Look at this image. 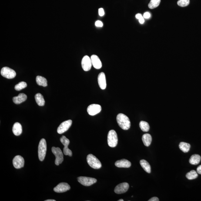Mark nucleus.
<instances>
[{"label": "nucleus", "mask_w": 201, "mask_h": 201, "mask_svg": "<svg viewBox=\"0 0 201 201\" xmlns=\"http://www.w3.org/2000/svg\"><path fill=\"white\" fill-rule=\"evenodd\" d=\"M98 13L100 16L102 17L104 15V11L103 8H100L98 10Z\"/></svg>", "instance_id": "nucleus-32"}, {"label": "nucleus", "mask_w": 201, "mask_h": 201, "mask_svg": "<svg viewBox=\"0 0 201 201\" xmlns=\"http://www.w3.org/2000/svg\"><path fill=\"white\" fill-rule=\"evenodd\" d=\"M35 101L37 104L40 106H43L45 104V100L43 96L41 94L38 93L35 96Z\"/></svg>", "instance_id": "nucleus-23"}, {"label": "nucleus", "mask_w": 201, "mask_h": 201, "mask_svg": "<svg viewBox=\"0 0 201 201\" xmlns=\"http://www.w3.org/2000/svg\"><path fill=\"white\" fill-rule=\"evenodd\" d=\"M201 157L198 154L192 155L189 159V163L192 165H196L198 164L200 162Z\"/></svg>", "instance_id": "nucleus-21"}, {"label": "nucleus", "mask_w": 201, "mask_h": 201, "mask_svg": "<svg viewBox=\"0 0 201 201\" xmlns=\"http://www.w3.org/2000/svg\"><path fill=\"white\" fill-rule=\"evenodd\" d=\"M27 86V84L26 82H21L15 85V89L16 90L19 91L26 88Z\"/></svg>", "instance_id": "nucleus-29"}, {"label": "nucleus", "mask_w": 201, "mask_h": 201, "mask_svg": "<svg viewBox=\"0 0 201 201\" xmlns=\"http://www.w3.org/2000/svg\"><path fill=\"white\" fill-rule=\"evenodd\" d=\"M52 153L55 156V164L56 165H58L62 163L63 161V155L60 148L53 147L52 148Z\"/></svg>", "instance_id": "nucleus-5"}, {"label": "nucleus", "mask_w": 201, "mask_h": 201, "mask_svg": "<svg viewBox=\"0 0 201 201\" xmlns=\"http://www.w3.org/2000/svg\"><path fill=\"white\" fill-rule=\"evenodd\" d=\"M143 18L145 19H149L151 17V14L149 12H145L143 15Z\"/></svg>", "instance_id": "nucleus-33"}, {"label": "nucleus", "mask_w": 201, "mask_h": 201, "mask_svg": "<svg viewBox=\"0 0 201 201\" xmlns=\"http://www.w3.org/2000/svg\"><path fill=\"white\" fill-rule=\"evenodd\" d=\"M1 75L7 79H13L15 77L16 73L15 71L8 67H5L2 68L1 71Z\"/></svg>", "instance_id": "nucleus-6"}, {"label": "nucleus", "mask_w": 201, "mask_h": 201, "mask_svg": "<svg viewBox=\"0 0 201 201\" xmlns=\"http://www.w3.org/2000/svg\"><path fill=\"white\" fill-rule=\"evenodd\" d=\"M197 172L200 174H201V165L198 167L197 169Z\"/></svg>", "instance_id": "nucleus-35"}, {"label": "nucleus", "mask_w": 201, "mask_h": 201, "mask_svg": "<svg viewBox=\"0 0 201 201\" xmlns=\"http://www.w3.org/2000/svg\"><path fill=\"white\" fill-rule=\"evenodd\" d=\"M72 122V120H71L62 122L58 127L57 132L58 134H61L66 132L71 127Z\"/></svg>", "instance_id": "nucleus-9"}, {"label": "nucleus", "mask_w": 201, "mask_h": 201, "mask_svg": "<svg viewBox=\"0 0 201 201\" xmlns=\"http://www.w3.org/2000/svg\"><path fill=\"white\" fill-rule=\"evenodd\" d=\"M12 132L15 136H18L22 133V127L19 122H15L12 128Z\"/></svg>", "instance_id": "nucleus-19"}, {"label": "nucleus", "mask_w": 201, "mask_h": 201, "mask_svg": "<svg viewBox=\"0 0 201 201\" xmlns=\"http://www.w3.org/2000/svg\"><path fill=\"white\" fill-rule=\"evenodd\" d=\"M179 147L182 152H184V153H187V152H189L190 150L191 146L189 143H186V142H182L179 143Z\"/></svg>", "instance_id": "nucleus-25"}, {"label": "nucleus", "mask_w": 201, "mask_h": 201, "mask_svg": "<svg viewBox=\"0 0 201 201\" xmlns=\"http://www.w3.org/2000/svg\"><path fill=\"white\" fill-rule=\"evenodd\" d=\"M87 110L89 115L93 116L101 112L102 107L99 105L92 104L88 107Z\"/></svg>", "instance_id": "nucleus-10"}, {"label": "nucleus", "mask_w": 201, "mask_h": 201, "mask_svg": "<svg viewBox=\"0 0 201 201\" xmlns=\"http://www.w3.org/2000/svg\"><path fill=\"white\" fill-rule=\"evenodd\" d=\"M142 17H142V15L140 14H136V18H137V19H140V18Z\"/></svg>", "instance_id": "nucleus-37"}, {"label": "nucleus", "mask_w": 201, "mask_h": 201, "mask_svg": "<svg viewBox=\"0 0 201 201\" xmlns=\"http://www.w3.org/2000/svg\"><path fill=\"white\" fill-rule=\"evenodd\" d=\"M60 141L62 144L64 145L63 151L64 154L65 155H69V156H72V151L68 148V146L69 144L70 141L65 136H63L60 138Z\"/></svg>", "instance_id": "nucleus-8"}, {"label": "nucleus", "mask_w": 201, "mask_h": 201, "mask_svg": "<svg viewBox=\"0 0 201 201\" xmlns=\"http://www.w3.org/2000/svg\"><path fill=\"white\" fill-rule=\"evenodd\" d=\"M81 65L82 69L85 71H88L91 69L92 63L91 58L88 55H85L83 58Z\"/></svg>", "instance_id": "nucleus-11"}, {"label": "nucleus", "mask_w": 201, "mask_h": 201, "mask_svg": "<svg viewBox=\"0 0 201 201\" xmlns=\"http://www.w3.org/2000/svg\"><path fill=\"white\" fill-rule=\"evenodd\" d=\"M129 188V184L127 182H123L117 185L115 188V192L117 194H121L127 192Z\"/></svg>", "instance_id": "nucleus-13"}, {"label": "nucleus", "mask_w": 201, "mask_h": 201, "mask_svg": "<svg viewBox=\"0 0 201 201\" xmlns=\"http://www.w3.org/2000/svg\"><path fill=\"white\" fill-rule=\"evenodd\" d=\"M45 201H55V200L48 199L47 200H45Z\"/></svg>", "instance_id": "nucleus-38"}, {"label": "nucleus", "mask_w": 201, "mask_h": 201, "mask_svg": "<svg viewBox=\"0 0 201 201\" xmlns=\"http://www.w3.org/2000/svg\"><path fill=\"white\" fill-rule=\"evenodd\" d=\"M140 163L141 166L144 170L148 173H150L151 172V167L150 165L146 161L142 159L140 161Z\"/></svg>", "instance_id": "nucleus-22"}, {"label": "nucleus", "mask_w": 201, "mask_h": 201, "mask_svg": "<svg viewBox=\"0 0 201 201\" xmlns=\"http://www.w3.org/2000/svg\"><path fill=\"white\" fill-rule=\"evenodd\" d=\"M161 2V0H151L148 7L151 9H153L157 7L159 5Z\"/></svg>", "instance_id": "nucleus-28"}, {"label": "nucleus", "mask_w": 201, "mask_h": 201, "mask_svg": "<svg viewBox=\"0 0 201 201\" xmlns=\"http://www.w3.org/2000/svg\"><path fill=\"white\" fill-rule=\"evenodd\" d=\"M119 201H124V200L123 199H120L119 200H118Z\"/></svg>", "instance_id": "nucleus-39"}, {"label": "nucleus", "mask_w": 201, "mask_h": 201, "mask_svg": "<svg viewBox=\"0 0 201 201\" xmlns=\"http://www.w3.org/2000/svg\"><path fill=\"white\" fill-rule=\"evenodd\" d=\"M71 189V187L67 183L61 182L54 188L53 190L58 193H62L67 192Z\"/></svg>", "instance_id": "nucleus-12"}, {"label": "nucleus", "mask_w": 201, "mask_h": 201, "mask_svg": "<svg viewBox=\"0 0 201 201\" xmlns=\"http://www.w3.org/2000/svg\"><path fill=\"white\" fill-rule=\"evenodd\" d=\"M116 119L118 125L122 129L128 130L130 128V120L126 115L120 113L117 115Z\"/></svg>", "instance_id": "nucleus-1"}, {"label": "nucleus", "mask_w": 201, "mask_h": 201, "mask_svg": "<svg viewBox=\"0 0 201 201\" xmlns=\"http://www.w3.org/2000/svg\"><path fill=\"white\" fill-rule=\"evenodd\" d=\"M27 99V96L24 93H20L18 95V96L14 97L13 98V101L14 103L17 104L22 103V102H25Z\"/></svg>", "instance_id": "nucleus-18"}, {"label": "nucleus", "mask_w": 201, "mask_h": 201, "mask_svg": "<svg viewBox=\"0 0 201 201\" xmlns=\"http://www.w3.org/2000/svg\"><path fill=\"white\" fill-rule=\"evenodd\" d=\"M47 151L46 140L44 139L40 141L38 147V156L40 161H43L45 159Z\"/></svg>", "instance_id": "nucleus-2"}, {"label": "nucleus", "mask_w": 201, "mask_h": 201, "mask_svg": "<svg viewBox=\"0 0 201 201\" xmlns=\"http://www.w3.org/2000/svg\"><path fill=\"white\" fill-rule=\"evenodd\" d=\"M189 4V0H179L177 2L178 5L181 7L187 6Z\"/></svg>", "instance_id": "nucleus-30"}, {"label": "nucleus", "mask_w": 201, "mask_h": 201, "mask_svg": "<svg viewBox=\"0 0 201 201\" xmlns=\"http://www.w3.org/2000/svg\"><path fill=\"white\" fill-rule=\"evenodd\" d=\"M92 65L95 69H99L102 68V63L99 57L96 55H92L91 57Z\"/></svg>", "instance_id": "nucleus-16"}, {"label": "nucleus", "mask_w": 201, "mask_h": 201, "mask_svg": "<svg viewBox=\"0 0 201 201\" xmlns=\"http://www.w3.org/2000/svg\"><path fill=\"white\" fill-rule=\"evenodd\" d=\"M98 85L101 89H105L106 88L107 84L105 75L104 72H101L98 76Z\"/></svg>", "instance_id": "nucleus-15"}, {"label": "nucleus", "mask_w": 201, "mask_h": 201, "mask_svg": "<svg viewBox=\"0 0 201 201\" xmlns=\"http://www.w3.org/2000/svg\"><path fill=\"white\" fill-rule=\"evenodd\" d=\"M86 159L88 164L91 168L94 169H99L102 167V165L100 161L94 155L91 154L88 155Z\"/></svg>", "instance_id": "nucleus-3"}, {"label": "nucleus", "mask_w": 201, "mask_h": 201, "mask_svg": "<svg viewBox=\"0 0 201 201\" xmlns=\"http://www.w3.org/2000/svg\"><path fill=\"white\" fill-rule=\"evenodd\" d=\"M118 137L116 132L112 130L108 132L107 142L108 146L110 147H115L118 143Z\"/></svg>", "instance_id": "nucleus-4"}, {"label": "nucleus", "mask_w": 201, "mask_h": 201, "mask_svg": "<svg viewBox=\"0 0 201 201\" xmlns=\"http://www.w3.org/2000/svg\"><path fill=\"white\" fill-rule=\"evenodd\" d=\"M198 177L197 172L196 171L192 170L188 172L186 175V177L189 180L196 179Z\"/></svg>", "instance_id": "nucleus-27"}, {"label": "nucleus", "mask_w": 201, "mask_h": 201, "mask_svg": "<svg viewBox=\"0 0 201 201\" xmlns=\"http://www.w3.org/2000/svg\"><path fill=\"white\" fill-rule=\"evenodd\" d=\"M139 127L141 130L144 132H148L149 131L150 127L149 124L145 121H141L139 123Z\"/></svg>", "instance_id": "nucleus-26"}, {"label": "nucleus", "mask_w": 201, "mask_h": 201, "mask_svg": "<svg viewBox=\"0 0 201 201\" xmlns=\"http://www.w3.org/2000/svg\"><path fill=\"white\" fill-rule=\"evenodd\" d=\"M139 20L140 23L141 24H143L145 22L144 18H143V17H142L140 19H139Z\"/></svg>", "instance_id": "nucleus-36"}, {"label": "nucleus", "mask_w": 201, "mask_h": 201, "mask_svg": "<svg viewBox=\"0 0 201 201\" xmlns=\"http://www.w3.org/2000/svg\"><path fill=\"white\" fill-rule=\"evenodd\" d=\"M13 164L16 169H19L23 167L24 165V158L20 155H17L13 160Z\"/></svg>", "instance_id": "nucleus-14"}, {"label": "nucleus", "mask_w": 201, "mask_h": 201, "mask_svg": "<svg viewBox=\"0 0 201 201\" xmlns=\"http://www.w3.org/2000/svg\"><path fill=\"white\" fill-rule=\"evenodd\" d=\"M78 182L81 184L85 186H91L93 184L96 183L97 180L94 178L86 177H79L77 178Z\"/></svg>", "instance_id": "nucleus-7"}, {"label": "nucleus", "mask_w": 201, "mask_h": 201, "mask_svg": "<svg viewBox=\"0 0 201 201\" xmlns=\"http://www.w3.org/2000/svg\"><path fill=\"white\" fill-rule=\"evenodd\" d=\"M149 201H159V199L158 197H152L150 199Z\"/></svg>", "instance_id": "nucleus-34"}, {"label": "nucleus", "mask_w": 201, "mask_h": 201, "mask_svg": "<svg viewBox=\"0 0 201 201\" xmlns=\"http://www.w3.org/2000/svg\"><path fill=\"white\" fill-rule=\"evenodd\" d=\"M115 166L119 168H129L131 166V163L129 161L125 159H122L117 161L115 162Z\"/></svg>", "instance_id": "nucleus-17"}, {"label": "nucleus", "mask_w": 201, "mask_h": 201, "mask_svg": "<svg viewBox=\"0 0 201 201\" xmlns=\"http://www.w3.org/2000/svg\"><path fill=\"white\" fill-rule=\"evenodd\" d=\"M36 81L37 84L39 86L45 87L48 86V82L45 78L41 76H37Z\"/></svg>", "instance_id": "nucleus-24"}, {"label": "nucleus", "mask_w": 201, "mask_h": 201, "mask_svg": "<svg viewBox=\"0 0 201 201\" xmlns=\"http://www.w3.org/2000/svg\"><path fill=\"white\" fill-rule=\"evenodd\" d=\"M142 140L145 146H149L152 142V136L149 134H145L142 137Z\"/></svg>", "instance_id": "nucleus-20"}, {"label": "nucleus", "mask_w": 201, "mask_h": 201, "mask_svg": "<svg viewBox=\"0 0 201 201\" xmlns=\"http://www.w3.org/2000/svg\"><path fill=\"white\" fill-rule=\"evenodd\" d=\"M95 25L97 27H103V24L102 21H97L95 23Z\"/></svg>", "instance_id": "nucleus-31"}]
</instances>
